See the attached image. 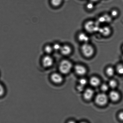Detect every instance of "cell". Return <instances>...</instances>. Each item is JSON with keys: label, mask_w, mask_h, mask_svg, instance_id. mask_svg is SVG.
Wrapping results in <instances>:
<instances>
[{"label": "cell", "mask_w": 123, "mask_h": 123, "mask_svg": "<svg viewBox=\"0 0 123 123\" xmlns=\"http://www.w3.org/2000/svg\"><path fill=\"white\" fill-rule=\"evenodd\" d=\"M84 27L88 32L90 33L98 32L100 27L99 24L97 22L89 21L85 23Z\"/></svg>", "instance_id": "6da1fadb"}, {"label": "cell", "mask_w": 123, "mask_h": 123, "mask_svg": "<svg viewBox=\"0 0 123 123\" xmlns=\"http://www.w3.org/2000/svg\"><path fill=\"white\" fill-rule=\"evenodd\" d=\"M81 50L83 55L87 57L92 56L95 51L93 46L88 43H84L81 47Z\"/></svg>", "instance_id": "7a4b0ae2"}, {"label": "cell", "mask_w": 123, "mask_h": 123, "mask_svg": "<svg viewBox=\"0 0 123 123\" xmlns=\"http://www.w3.org/2000/svg\"><path fill=\"white\" fill-rule=\"evenodd\" d=\"M72 67V64L70 61L67 60H65L61 61L59 68L61 73L64 74H66L71 71Z\"/></svg>", "instance_id": "3957f363"}, {"label": "cell", "mask_w": 123, "mask_h": 123, "mask_svg": "<svg viewBox=\"0 0 123 123\" xmlns=\"http://www.w3.org/2000/svg\"><path fill=\"white\" fill-rule=\"evenodd\" d=\"M108 101V97L104 93L98 94L96 97V102L97 104L101 105H104Z\"/></svg>", "instance_id": "277c9868"}, {"label": "cell", "mask_w": 123, "mask_h": 123, "mask_svg": "<svg viewBox=\"0 0 123 123\" xmlns=\"http://www.w3.org/2000/svg\"><path fill=\"white\" fill-rule=\"evenodd\" d=\"M111 21L112 17L111 15L105 14L100 17L97 22L99 25L100 24L110 22Z\"/></svg>", "instance_id": "5b68a950"}, {"label": "cell", "mask_w": 123, "mask_h": 123, "mask_svg": "<svg viewBox=\"0 0 123 123\" xmlns=\"http://www.w3.org/2000/svg\"><path fill=\"white\" fill-rule=\"evenodd\" d=\"M43 66L46 67L51 66L53 63V60L51 56H46L44 57L43 60Z\"/></svg>", "instance_id": "8992f818"}, {"label": "cell", "mask_w": 123, "mask_h": 123, "mask_svg": "<svg viewBox=\"0 0 123 123\" xmlns=\"http://www.w3.org/2000/svg\"><path fill=\"white\" fill-rule=\"evenodd\" d=\"M98 32L103 36H108L110 35L111 32L110 28L108 26H104L100 27Z\"/></svg>", "instance_id": "52a82bcc"}, {"label": "cell", "mask_w": 123, "mask_h": 123, "mask_svg": "<svg viewBox=\"0 0 123 123\" xmlns=\"http://www.w3.org/2000/svg\"><path fill=\"white\" fill-rule=\"evenodd\" d=\"M51 79L54 83L59 84L62 82L63 78L61 75L58 73L53 74L51 76Z\"/></svg>", "instance_id": "ba28073f"}, {"label": "cell", "mask_w": 123, "mask_h": 123, "mask_svg": "<svg viewBox=\"0 0 123 123\" xmlns=\"http://www.w3.org/2000/svg\"><path fill=\"white\" fill-rule=\"evenodd\" d=\"M78 38L80 42L84 43H88L90 38L84 32H81L78 36Z\"/></svg>", "instance_id": "9c48e42d"}, {"label": "cell", "mask_w": 123, "mask_h": 123, "mask_svg": "<svg viewBox=\"0 0 123 123\" xmlns=\"http://www.w3.org/2000/svg\"><path fill=\"white\" fill-rule=\"evenodd\" d=\"M60 50L63 55H67L71 53L72 51V49L69 46L65 45L61 46Z\"/></svg>", "instance_id": "30bf717a"}, {"label": "cell", "mask_w": 123, "mask_h": 123, "mask_svg": "<svg viewBox=\"0 0 123 123\" xmlns=\"http://www.w3.org/2000/svg\"><path fill=\"white\" fill-rule=\"evenodd\" d=\"M75 70L77 74L83 75L86 73V70L85 67L81 65H78L75 66Z\"/></svg>", "instance_id": "8fae6325"}, {"label": "cell", "mask_w": 123, "mask_h": 123, "mask_svg": "<svg viewBox=\"0 0 123 123\" xmlns=\"http://www.w3.org/2000/svg\"><path fill=\"white\" fill-rule=\"evenodd\" d=\"M94 92L92 89H88L85 90L84 94V97L85 99L90 100L92 98Z\"/></svg>", "instance_id": "7c38bea8"}, {"label": "cell", "mask_w": 123, "mask_h": 123, "mask_svg": "<svg viewBox=\"0 0 123 123\" xmlns=\"http://www.w3.org/2000/svg\"><path fill=\"white\" fill-rule=\"evenodd\" d=\"M110 98L113 101H117L119 99L120 96L117 92L114 91L110 92L109 94Z\"/></svg>", "instance_id": "4fadbf2b"}, {"label": "cell", "mask_w": 123, "mask_h": 123, "mask_svg": "<svg viewBox=\"0 0 123 123\" xmlns=\"http://www.w3.org/2000/svg\"><path fill=\"white\" fill-rule=\"evenodd\" d=\"M90 82L91 85L94 86H96L99 84L100 80L98 78L93 77L91 78Z\"/></svg>", "instance_id": "5bb4252c"}, {"label": "cell", "mask_w": 123, "mask_h": 123, "mask_svg": "<svg viewBox=\"0 0 123 123\" xmlns=\"http://www.w3.org/2000/svg\"><path fill=\"white\" fill-rule=\"evenodd\" d=\"M45 50L47 53L48 54H50L52 53L54 49H53V47L48 45L45 46Z\"/></svg>", "instance_id": "9a60e30c"}, {"label": "cell", "mask_w": 123, "mask_h": 123, "mask_svg": "<svg viewBox=\"0 0 123 123\" xmlns=\"http://www.w3.org/2000/svg\"><path fill=\"white\" fill-rule=\"evenodd\" d=\"M62 0H51L52 3L55 6L59 5L62 2Z\"/></svg>", "instance_id": "2e32d148"}, {"label": "cell", "mask_w": 123, "mask_h": 123, "mask_svg": "<svg viewBox=\"0 0 123 123\" xmlns=\"http://www.w3.org/2000/svg\"><path fill=\"white\" fill-rule=\"evenodd\" d=\"M107 73L108 75L112 76L114 74V70L111 67L108 68L107 70Z\"/></svg>", "instance_id": "e0dca14e"}, {"label": "cell", "mask_w": 123, "mask_h": 123, "mask_svg": "<svg viewBox=\"0 0 123 123\" xmlns=\"http://www.w3.org/2000/svg\"><path fill=\"white\" fill-rule=\"evenodd\" d=\"M87 8L90 10L93 9L95 7V5L93 2H91L88 3L86 5Z\"/></svg>", "instance_id": "ac0fdd59"}, {"label": "cell", "mask_w": 123, "mask_h": 123, "mask_svg": "<svg viewBox=\"0 0 123 123\" xmlns=\"http://www.w3.org/2000/svg\"><path fill=\"white\" fill-rule=\"evenodd\" d=\"M118 14V12L116 10L114 9L111 11L110 12V15L112 17H116Z\"/></svg>", "instance_id": "d6986e66"}, {"label": "cell", "mask_w": 123, "mask_h": 123, "mask_svg": "<svg viewBox=\"0 0 123 123\" xmlns=\"http://www.w3.org/2000/svg\"><path fill=\"white\" fill-rule=\"evenodd\" d=\"M61 46L58 43H55L53 46V48L54 50H60L61 47Z\"/></svg>", "instance_id": "ffe728a7"}, {"label": "cell", "mask_w": 123, "mask_h": 123, "mask_svg": "<svg viewBox=\"0 0 123 123\" xmlns=\"http://www.w3.org/2000/svg\"><path fill=\"white\" fill-rule=\"evenodd\" d=\"M117 71L119 74H123V65H119L117 68Z\"/></svg>", "instance_id": "44dd1931"}, {"label": "cell", "mask_w": 123, "mask_h": 123, "mask_svg": "<svg viewBox=\"0 0 123 123\" xmlns=\"http://www.w3.org/2000/svg\"><path fill=\"white\" fill-rule=\"evenodd\" d=\"M109 85L111 87L114 88L116 86L117 83L115 81L111 80L109 82Z\"/></svg>", "instance_id": "7402d4cb"}, {"label": "cell", "mask_w": 123, "mask_h": 123, "mask_svg": "<svg viewBox=\"0 0 123 123\" xmlns=\"http://www.w3.org/2000/svg\"><path fill=\"white\" fill-rule=\"evenodd\" d=\"M5 93L4 87L2 84H0V97L3 96Z\"/></svg>", "instance_id": "603a6c76"}, {"label": "cell", "mask_w": 123, "mask_h": 123, "mask_svg": "<svg viewBox=\"0 0 123 123\" xmlns=\"http://www.w3.org/2000/svg\"><path fill=\"white\" fill-rule=\"evenodd\" d=\"M79 84L85 86L86 84L87 81L85 79L82 78V79H81L79 80Z\"/></svg>", "instance_id": "cb8c5ba5"}, {"label": "cell", "mask_w": 123, "mask_h": 123, "mask_svg": "<svg viewBox=\"0 0 123 123\" xmlns=\"http://www.w3.org/2000/svg\"><path fill=\"white\" fill-rule=\"evenodd\" d=\"M101 89L103 91H106L108 90V86L105 84H103L101 87Z\"/></svg>", "instance_id": "d4e9b609"}, {"label": "cell", "mask_w": 123, "mask_h": 123, "mask_svg": "<svg viewBox=\"0 0 123 123\" xmlns=\"http://www.w3.org/2000/svg\"><path fill=\"white\" fill-rule=\"evenodd\" d=\"M84 86L79 84L78 87V89L79 91H82L84 90Z\"/></svg>", "instance_id": "484cf974"}, {"label": "cell", "mask_w": 123, "mask_h": 123, "mask_svg": "<svg viewBox=\"0 0 123 123\" xmlns=\"http://www.w3.org/2000/svg\"><path fill=\"white\" fill-rule=\"evenodd\" d=\"M119 117L120 120H123V112H122L120 113L119 115Z\"/></svg>", "instance_id": "4316f807"}, {"label": "cell", "mask_w": 123, "mask_h": 123, "mask_svg": "<svg viewBox=\"0 0 123 123\" xmlns=\"http://www.w3.org/2000/svg\"><path fill=\"white\" fill-rule=\"evenodd\" d=\"M98 0H90L91 2H97V1H98Z\"/></svg>", "instance_id": "83f0119b"}, {"label": "cell", "mask_w": 123, "mask_h": 123, "mask_svg": "<svg viewBox=\"0 0 123 123\" xmlns=\"http://www.w3.org/2000/svg\"><path fill=\"white\" fill-rule=\"evenodd\" d=\"M122 49H123V47H122Z\"/></svg>", "instance_id": "f1b7e54d"}, {"label": "cell", "mask_w": 123, "mask_h": 123, "mask_svg": "<svg viewBox=\"0 0 123 123\" xmlns=\"http://www.w3.org/2000/svg\"><path fill=\"white\" fill-rule=\"evenodd\" d=\"M122 59H123V56Z\"/></svg>", "instance_id": "f546056e"}]
</instances>
